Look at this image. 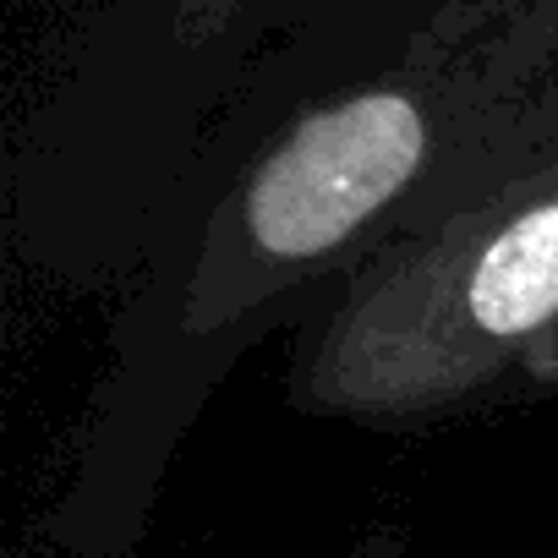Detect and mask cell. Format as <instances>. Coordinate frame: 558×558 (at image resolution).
<instances>
[{
	"label": "cell",
	"instance_id": "6da1fadb",
	"mask_svg": "<svg viewBox=\"0 0 558 558\" xmlns=\"http://www.w3.org/2000/svg\"><path fill=\"white\" fill-rule=\"evenodd\" d=\"M558 132V0H318L197 137L110 318L45 558H143L230 373Z\"/></svg>",
	"mask_w": 558,
	"mask_h": 558
},
{
	"label": "cell",
	"instance_id": "7a4b0ae2",
	"mask_svg": "<svg viewBox=\"0 0 558 558\" xmlns=\"http://www.w3.org/2000/svg\"><path fill=\"white\" fill-rule=\"evenodd\" d=\"M318 0H83L7 143V252L66 296H121L230 88Z\"/></svg>",
	"mask_w": 558,
	"mask_h": 558
},
{
	"label": "cell",
	"instance_id": "3957f363",
	"mask_svg": "<svg viewBox=\"0 0 558 558\" xmlns=\"http://www.w3.org/2000/svg\"><path fill=\"white\" fill-rule=\"evenodd\" d=\"M279 389L296 416L389 438L553 400L558 132L329 291L291 329Z\"/></svg>",
	"mask_w": 558,
	"mask_h": 558
},
{
	"label": "cell",
	"instance_id": "277c9868",
	"mask_svg": "<svg viewBox=\"0 0 558 558\" xmlns=\"http://www.w3.org/2000/svg\"><path fill=\"white\" fill-rule=\"evenodd\" d=\"M335 558H411V542H405L400 525H384V531H367L356 547H345Z\"/></svg>",
	"mask_w": 558,
	"mask_h": 558
}]
</instances>
